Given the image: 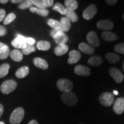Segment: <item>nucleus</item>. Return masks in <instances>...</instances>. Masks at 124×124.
<instances>
[{
  "label": "nucleus",
  "instance_id": "412c9836",
  "mask_svg": "<svg viewBox=\"0 0 124 124\" xmlns=\"http://www.w3.org/2000/svg\"><path fill=\"white\" fill-rule=\"evenodd\" d=\"M60 23L61 25V30L63 32H68L70 29L71 22L66 17H63L61 18Z\"/></svg>",
  "mask_w": 124,
  "mask_h": 124
},
{
  "label": "nucleus",
  "instance_id": "72a5a7b5",
  "mask_svg": "<svg viewBox=\"0 0 124 124\" xmlns=\"http://www.w3.org/2000/svg\"><path fill=\"white\" fill-rule=\"evenodd\" d=\"M16 17V15L15 14L13 13H9L8 15H7V16L5 17V18H4V25H8L11 23L12 22H13L14 20H15Z\"/></svg>",
  "mask_w": 124,
  "mask_h": 124
},
{
  "label": "nucleus",
  "instance_id": "9b49d317",
  "mask_svg": "<svg viewBox=\"0 0 124 124\" xmlns=\"http://www.w3.org/2000/svg\"><path fill=\"white\" fill-rule=\"evenodd\" d=\"M74 71L77 75L84 77H88L91 74L90 69L88 67L82 65H78L76 66L74 69Z\"/></svg>",
  "mask_w": 124,
  "mask_h": 124
},
{
  "label": "nucleus",
  "instance_id": "a19ab883",
  "mask_svg": "<svg viewBox=\"0 0 124 124\" xmlns=\"http://www.w3.org/2000/svg\"><path fill=\"white\" fill-rule=\"evenodd\" d=\"M6 12L4 9H0V22L4 21V18H5Z\"/></svg>",
  "mask_w": 124,
  "mask_h": 124
},
{
  "label": "nucleus",
  "instance_id": "f8f14e48",
  "mask_svg": "<svg viewBox=\"0 0 124 124\" xmlns=\"http://www.w3.org/2000/svg\"><path fill=\"white\" fill-rule=\"evenodd\" d=\"M97 27L102 30H110L114 27V24L110 20H102L98 22Z\"/></svg>",
  "mask_w": 124,
  "mask_h": 124
},
{
  "label": "nucleus",
  "instance_id": "c03bdc74",
  "mask_svg": "<svg viewBox=\"0 0 124 124\" xmlns=\"http://www.w3.org/2000/svg\"><path fill=\"white\" fill-rule=\"evenodd\" d=\"M10 1H11V2L13 3V4H18V3L23 2L22 0H11Z\"/></svg>",
  "mask_w": 124,
  "mask_h": 124
},
{
  "label": "nucleus",
  "instance_id": "f704fd0d",
  "mask_svg": "<svg viewBox=\"0 0 124 124\" xmlns=\"http://www.w3.org/2000/svg\"><path fill=\"white\" fill-rule=\"evenodd\" d=\"M114 50L118 53L124 54V43L118 44L114 46Z\"/></svg>",
  "mask_w": 124,
  "mask_h": 124
},
{
  "label": "nucleus",
  "instance_id": "f03ea898",
  "mask_svg": "<svg viewBox=\"0 0 124 124\" xmlns=\"http://www.w3.org/2000/svg\"><path fill=\"white\" fill-rule=\"evenodd\" d=\"M61 100L64 104L69 106H73L77 105L78 97L73 92L63 93L61 96Z\"/></svg>",
  "mask_w": 124,
  "mask_h": 124
},
{
  "label": "nucleus",
  "instance_id": "39448f33",
  "mask_svg": "<svg viewBox=\"0 0 124 124\" xmlns=\"http://www.w3.org/2000/svg\"><path fill=\"white\" fill-rule=\"evenodd\" d=\"M99 101L101 104L105 106H110L114 103V95L112 93L105 92L102 93L99 97Z\"/></svg>",
  "mask_w": 124,
  "mask_h": 124
},
{
  "label": "nucleus",
  "instance_id": "3c124183",
  "mask_svg": "<svg viewBox=\"0 0 124 124\" xmlns=\"http://www.w3.org/2000/svg\"><path fill=\"white\" fill-rule=\"evenodd\" d=\"M0 124H5L3 121H1L0 122Z\"/></svg>",
  "mask_w": 124,
  "mask_h": 124
},
{
  "label": "nucleus",
  "instance_id": "f3484780",
  "mask_svg": "<svg viewBox=\"0 0 124 124\" xmlns=\"http://www.w3.org/2000/svg\"><path fill=\"white\" fill-rule=\"evenodd\" d=\"M69 51V46L66 44L58 45L54 49V53L56 56H60L66 54Z\"/></svg>",
  "mask_w": 124,
  "mask_h": 124
},
{
  "label": "nucleus",
  "instance_id": "09e8293b",
  "mask_svg": "<svg viewBox=\"0 0 124 124\" xmlns=\"http://www.w3.org/2000/svg\"><path fill=\"white\" fill-rule=\"evenodd\" d=\"M113 93H114V95H118V91H113Z\"/></svg>",
  "mask_w": 124,
  "mask_h": 124
},
{
  "label": "nucleus",
  "instance_id": "603ef678",
  "mask_svg": "<svg viewBox=\"0 0 124 124\" xmlns=\"http://www.w3.org/2000/svg\"><path fill=\"white\" fill-rule=\"evenodd\" d=\"M122 18H123V20H124V14L123 15V16H122Z\"/></svg>",
  "mask_w": 124,
  "mask_h": 124
},
{
  "label": "nucleus",
  "instance_id": "6ab92c4d",
  "mask_svg": "<svg viewBox=\"0 0 124 124\" xmlns=\"http://www.w3.org/2000/svg\"><path fill=\"white\" fill-rule=\"evenodd\" d=\"M54 39L55 42L58 45L66 44L69 40V36L64 32H62Z\"/></svg>",
  "mask_w": 124,
  "mask_h": 124
},
{
  "label": "nucleus",
  "instance_id": "c756f323",
  "mask_svg": "<svg viewBox=\"0 0 124 124\" xmlns=\"http://www.w3.org/2000/svg\"><path fill=\"white\" fill-rule=\"evenodd\" d=\"M52 9H53V10H56V11L59 12V13L62 15H65L67 10L66 8L59 2L55 3V5H54V7H52Z\"/></svg>",
  "mask_w": 124,
  "mask_h": 124
},
{
  "label": "nucleus",
  "instance_id": "864d4df0",
  "mask_svg": "<svg viewBox=\"0 0 124 124\" xmlns=\"http://www.w3.org/2000/svg\"></svg>",
  "mask_w": 124,
  "mask_h": 124
},
{
  "label": "nucleus",
  "instance_id": "b1692460",
  "mask_svg": "<svg viewBox=\"0 0 124 124\" xmlns=\"http://www.w3.org/2000/svg\"><path fill=\"white\" fill-rule=\"evenodd\" d=\"M64 5L67 9L74 11L78 8V4L76 0H66L64 1Z\"/></svg>",
  "mask_w": 124,
  "mask_h": 124
},
{
  "label": "nucleus",
  "instance_id": "4c0bfd02",
  "mask_svg": "<svg viewBox=\"0 0 124 124\" xmlns=\"http://www.w3.org/2000/svg\"><path fill=\"white\" fill-rule=\"evenodd\" d=\"M41 1L43 6L46 8V7H51L54 4L53 0H42Z\"/></svg>",
  "mask_w": 124,
  "mask_h": 124
},
{
  "label": "nucleus",
  "instance_id": "2f4dec72",
  "mask_svg": "<svg viewBox=\"0 0 124 124\" xmlns=\"http://www.w3.org/2000/svg\"><path fill=\"white\" fill-rule=\"evenodd\" d=\"M33 4H32V0H26V1H24L23 2H21L19 5H18V8L20 9H26L32 7Z\"/></svg>",
  "mask_w": 124,
  "mask_h": 124
},
{
  "label": "nucleus",
  "instance_id": "cd10ccee",
  "mask_svg": "<svg viewBox=\"0 0 124 124\" xmlns=\"http://www.w3.org/2000/svg\"><path fill=\"white\" fill-rule=\"evenodd\" d=\"M10 66L8 63H4L0 66V78H4L8 75Z\"/></svg>",
  "mask_w": 124,
  "mask_h": 124
},
{
  "label": "nucleus",
  "instance_id": "ea45409f",
  "mask_svg": "<svg viewBox=\"0 0 124 124\" xmlns=\"http://www.w3.org/2000/svg\"><path fill=\"white\" fill-rule=\"evenodd\" d=\"M7 33V29L4 26L0 25V36H4Z\"/></svg>",
  "mask_w": 124,
  "mask_h": 124
},
{
  "label": "nucleus",
  "instance_id": "ddd939ff",
  "mask_svg": "<svg viewBox=\"0 0 124 124\" xmlns=\"http://www.w3.org/2000/svg\"><path fill=\"white\" fill-rule=\"evenodd\" d=\"M81 58V54L77 50H72L69 53V58L67 60L69 64H73L79 61Z\"/></svg>",
  "mask_w": 124,
  "mask_h": 124
},
{
  "label": "nucleus",
  "instance_id": "9d476101",
  "mask_svg": "<svg viewBox=\"0 0 124 124\" xmlns=\"http://www.w3.org/2000/svg\"><path fill=\"white\" fill-rule=\"evenodd\" d=\"M110 75L111 78H113L114 81L118 83H120L122 82L124 79V75L122 72L118 69L115 67H112L109 70Z\"/></svg>",
  "mask_w": 124,
  "mask_h": 124
},
{
  "label": "nucleus",
  "instance_id": "aec40b11",
  "mask_svg": "<svg viewBox=\"0 0 124 124\" xmlns=\"http://www.w3.org/2000/svg\"><path fill=\"white\" fill-rule=\"evenodd\" d=\"M10 58L13 61L16 62H20L23 60V53L18 49H13L10 53Z\"/></svg>",
  "mask_w": 124,
  "mask_h": 124
},
{
  "label": "nucleus",
  "instance_id": "7c9ffc66",
  "mask_svg": "<svg viewBox=\"0 0 124 124\" xmlns=\"http://www.w3.org/2000/svg\"><path fill=\"white\" fill-rule=\"evenodd\" d=\"M47 24L49 27L55 29H61V25L58 20L54 19H49L47 21Z\"/></svg>",
  "mask_w": 124,
  "mask_h": 124
},
{
  "label": "nucleus",
  "instance_id": "4be33fe9",
  "mask_svg": "<svg viewBox=\"0 0 124 124\" xmlns=\"http://www.w3.org/2000/svg\"><path fill=\"white\" fill-rule=\"evenodd\" d=\"M102 58L100 56H93L88 60V64L92 66H99L102 64Z\"/></svg>",
  "mask_w": 124,
  "mask_h": 124
},
{
  "label": "nucleus",
  "instance_id": "1a4fd4ad",
  "mask_svg": "<svg viewBox=\"0 0 124 124\" xmlns=\"http://www.w3.org/2000/svg\"><path fill=\"white\" fill-rule=\"evenodd\" d=\"M113 111L117 114H121L124 111V98L116 99L113 105Z\"/></svg>",
  "mask_w": 124,
  "mask_h": 124
},
{
  "label": "nucleus",
  "instance_id": "49530a36",
  "mask_svg": "<svg viewBox=\"0 0 124 124\" xmlns=\"http://www.w3.org/2000/svg\"><path fill=\"white\" fill-rule=\"evenodd\" d=\"M9 2L8 0H0V3L2 4H7Z\"/></svg>",
  "mask_w": 124,
  "mask_h": 124
},
{
  "label": "nucleus",
  "instance_id": "8fccbe9b",
  "mask_svg": "<svg viewBox=\"0 0 124 124\" xmlns=\"http://www.w3.org/2000/svg\"><path fill=\"white\" fill-rule=\"evenodd\" d=\"M122 69H123V70H124V61L123 64H122Z\"/></svg>",
  "mask_w": 124,
  "mask_h": 124
},
{
  "label": "nucleus",
  "instance_id": "bb28decb",
  "mask_svg": "<svg viewBox=\"0 0 124 124\" xmlns=\"http://www.w3.org/2000/svg\"><path fill=\"white\" fill-rule=\"evenodd\" d=\"M37 48L40 51H47L50 48L51 44L47 41L41 40L37 43Z\"/></svg>",
  "mask_w": 124,
  "mask_h": 124
},
{
  "label": "nucleus",
  "instance_id": "393cba45",
  "mask_svg": "<svg viewBox=\"0 0 124 124\" xmlns=\"http://www.w3.org/2000/svg\"><path fill=\"white\" fill-rule=\"evenodd\" d=\"M29 10L32 13H36L43 17L47 16L49 14V10H47L46 9H40L38 8L32 7L29 8Z\"/></svg>",
  "mask_w": 124,
  "mask_h": 124
},
{
  "label": "nucleus",
  "instance_id": "79ce46f5",
  "mask_svg": "<svg viewBox=\"0 0 124 124\" xmlns=\"http://www.w3.org/2000/svg\"><path fill=\"white\" fill-rule=\"evenodd\" d=\"M105 2L109 5L113 6L117 2V0H106V1H105Z\"/></svg>",
  "mask_w": 124,
  "mask_h": 124
},
{
  "label": "nucleus",
  "instance_id": "f257e3e1",
  "mask_svg": "<svg viewBox=\"0 0 124 124\" xmlns=\"http://www.w3.org/2000/svg\"><path fill=\"white\" fill-rule=\"evenodd\" d=\"M25 111L22 108H17L10 115L9 122L12 124H18L22 121L24 117Z\"/></svg>",
  "mask_w": 124,
  "mask_h": 124
},
{
  "label": "nucleus",
  "instance_id": "20e7f679",
  "mask_svg": "<svg viewBox=\"0 0 124 124\" xmlns=\"http://www.w3.org/2000/svg\"><path fill=\"white\" fill-rule=\"evenodd\" d=\"M17 84L15 80L12 79L7 80L1 85V91L3 94H8L9 93L13 92L17 88Z\"/></svg>",
  "mask_w": 124,
  "mask_h": 124
},
{
  "label": "nucleus",
  "instance_id": "473e14b6",
  "mask_svg": "<svg viewBox=\"0 0 124 124\" xmlns=\"http://www.w3.org/2000/svg\"><path fill=\"white\" fill-rule=\"evenodd\" d=\"M36 51L35 47L34 46H31V45L27 44L24 48L22 49V52L24 55H29L32 52H35Z\"/></svg>",
  "mask_w": 124,
  "mask_h": 124
},
{
  "label": "nucleus",
  "instance_id": "c85d7f7f",
  "mask_svg": "<svg viewBox=\"0 0 124 124\" xmlns=\"http://www.w3.org/2000/svg\"><path fill=\"white\" fill-rule=\"evenodd\" d=\"M10 49L7 45L2 49H0V60H4L7 59L10 55Z\"/></svg>",
  "mask_w": 124,
  "mask_h": 124
},
{
  "label": "nucleus",
  "instance_id": "4468645a",
  "mask_svg": "<svg viewBox=\"0 0 124 124\" xmlns=\"http://www.w3.org/2000/svg\"><path fill=\"white\" fill-rule=\"evenodd\" d=\"M79 49L82 52L89 55H92L95 52V49L92 46L86 43H81L78 46Z\"/></svg>",
  "mask_w": 124,
  "mask_h": 124
},
{
  "label": "nucleus",
  "instance_id": "a878e982",
  "mask_svg": "<svg viewBox=\"0 0 124 124\" xmlns=\"http://www.w3.org/2000/svg\"><path fill=\"white\" fill-rule=\"evenodd\" d=\"M65 16L67 18H68L70 21H72V23H76L78 21V16L77 14L75 13V11H72L67 9Z\"/></svg>",
  "mask_w": 124,
  "mask_h": 124
},
{
  "label": "nucleus",
  "instance_id": "0eeeda50",
  "mask_svg": "<svg viewBox=\"0 0 124 124\" xmlns=\"http://www.w3.org/2000/svg\"><path fill=\"white\" fill-rule=\"evenodd\" d=\"M97 12V8L94 4L89 5L83 12V17L86 20H91Z\"/></svg>",
  "mask_w": 124,
  "mask_h": 124
},
{
  "label": "nucleus",
  "instance_id": "2eb2a0df",
  "mask_svg": "<svg viewBox=\"0 0 124 124\" xmlns=\"http://www.w3.org/2000/svg\"><path fill=\"white\" fill-rule=\"evenodd\" d=\"M102 38L105 41H113L117 40L118 38L117 35L110 31H104L102 33Z\"/></svg>",
  "mask_w": 124,
  "mask_h": 124
},
{
  "label": "nucleus",
  "instance_id": "e433bc0d",
  "mask_svg": "<svg viewBox=\"0 0 124 124\" xmlns=\"http://www.w3.org/2000/svg\"><path fill=\"white\" fill-rule=\"evenodd\" d=\"M62 32H63V31L61 30V29H53L50 32V35L51 36V37H52V38L54 39L55 38V37H56L57 36L60 35V33H62Z\"/></svg>",
  "mask_w": 124,
  "mask_h": 124
},
{
  "label": "nucleus",
  "instance_id": "7ed1b4c3",
  "mask_svg": "<svg viewBox=\"0 0 124 124\" xmlns=\"http://www.w3.org/2000/svg\"><path fill=\"white\" fill-rule=\"evenodd\" d=\"M56 85L58 89L63 93L70 92L73 88V83L67 79H60L57 82Z\"/></svg>",
  "mask_w": 124,
  "mask_h": 124
},
{
  "label": "nucleus",
  "instance_id": "5701e85b",
  "mask_svg": "<svg viewBox=\"0 0 124 124\" xmlns=\"http://www.w3.org/2000/svg\"><path fill=\"white\" fill-rule=\"evenodd\" d=\"M106 60L111 64H116L120 61V56L114 53H107L105 55Z\"/></svg>",
  "mask_w": 124,
  "mask_h": 124
},
{
  "label": "nucleus",
  "instance_id": "a211bd4d",
  "mask_svg": "<svg viewBox=\"0 0 124 124\" xmlns=\"http://www.w3.org/2000/svg\"><path fill=\"white\" fill-rule=\"evenodd\" d=\"M29 69L28 66H23L18 69L16 72L15 75L17 78L19 79H23L28 75Z\"/></svg>",
  "mask_w": 124,
  "mask_h": 124
},
{
  "label": "nucleus",
  "instance_id": "6e6552de",
  "mask_svg": "<svg viewBox=\"0 0 124 124\" xmlns=\"http://www.w3.org/2000/svg\"><path fill=\"white\" fill-rule=\"evenodd\" d=\"M26 38L24 36L21 35H17V37L13 40H12L11 44L12 46L16 48L23 49L27 45L25 41Z\"/></svg>",
  "mask_w": 124,
  "mask_h": 124
},
{
  "label": "nucleus",
  "instance_id": "c9c22d12",
  "mask_svg": "<svg viewBox=\"0 0 124 124\" xmlns=\"http://www.w3.org/2000/svg\"><path fill=\"white\" fill-rule=\"evenodd\" d=\"M32 4H33V5H35L38 8L44 9H46V8L43 6V5L42 4V1H40V0H32Z\"/></svg>",
  "mask_w": 124,
  "mask_h": 124
},
{
  "label": "nucleus",
  "instance_id": "423d86ee",
  "mask_svg": "<svg viewBox=\"0 0 124 124\" xmlns=\"http://www.w3.org/2000/svg\"><path fill=\"white\" fill-rule=\"evenodd\" d=\"M87 40L93 47H98L100 46V41L98 38L97 34L94 31H90L87 35Z\"/></svg>",
  "mask_w": 124,
  "mask_h": 124
},
{
  "label": "nucleus",
  "instance_id": "37998d69",
  "mask_svg": "<svg viewBox=\"0 0 124 124\" xmlns=\"http://www.w3.org/2000/svg\"><path fill=\"white\" fill-rule=\"evenodd\" d=\"M4 106H3L2 105L0 104V117L2 116L3 113H4Z\"/></svg>",
  "mask_w": 124,
  "mask_h": 124
},
{
  "label": "nucleus",
  "instance_id": "58836bf2",
  "mask_svg": "<svg viewBox=\"0 0 124 124\" xmlns=\"http://www.w3.org/2000/svg\"><path fill=\"white\" fill-rule=\"evenodd\" d=\"M25 41L27 44L31 45V46H33L34 44H35L36 43L35 40L32 38H26Z\"/></svg>",
  "mask_w": 124,
  "mask_h": 124
},
{
  "label": "nucleus",
  "instance_id": "dca6fc26",
  "mask_svg": "<svg viewBox=\"0 0 124 124\" xmlns=\"http://www.w3.org/2000/svg\"><path fill=\"white\" fill-rule=\"evenodd\" d=\"M33 64L36 67L43 70H46L48 68V64L44 59L40 58H36L33 60Z\"/></svg>",
  "mask_w": 124,
  "mask_h": 124
},
{
  "label": "nucleus",
  "instance_id": "de8ad7c7",
  "mask_svg": "<svg viewBox=\"0 0 124 124\" xmlns=\"http://www.w3.org/2000/svg\"><path fill=\"white\" fill-rule=\"evenodd\" d=\"M7 46V44H4V43L0 42V49H1L2 48H4V46Z\"/></svg>",
  "mask_w": 124,
  "mask_h": 124
},
{
  "label": "nucleus",
  "instance_id": "a18cd8bd",
  "mask_svg": "<svg viewBox=\"0 0 124 124\" xmlns=\"http://www.w3.org/2000/svg\"><path fill=\"white\" fill-rule=\"evenodd\" d=\"M28 124H38V122L36 121L33 120H31V121L29 122Z\"/></svg>",
  "mask_w": 124,
  "mask_h": 124
}]
</instances>
